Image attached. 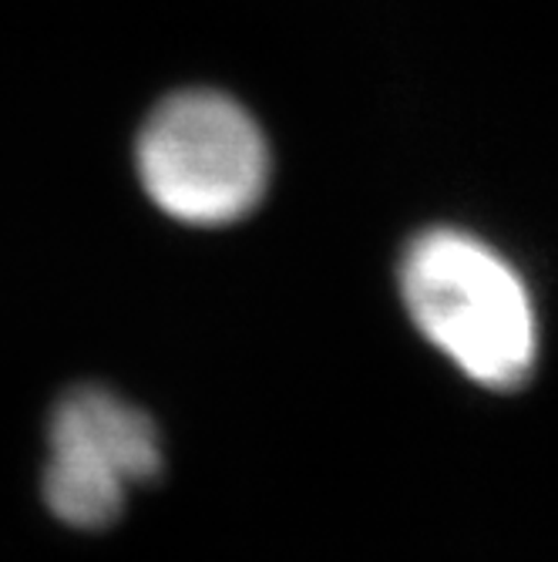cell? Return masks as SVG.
<instances>
[{
	"instance_id": "obj_1",
	"label": "cell",
	"mask_w": 558,
	"mask_h": 562,
	"mask_svg": "<svg viewBox=\"0 0 558 562\" xmlns=\"http://www.w3.org/2000/svg\"><path fill=\"white\" fill-rule=\"evenodd\" d=\"M400 296L418 330L491 391L522 387L538 361V317L519 270L465 229H428L400 260Z\"/></svg>"
},
{
	"instance_id": "obj_2",
	"label": "cell",
	"mask_w": 558,
	"mask_h": 562,
	"mask_svg": "<svg viewBox=\"0 0 558 562\" xmlns=\"http://www.w3.org/2000/svg\"><path fill=\"white\" fill-rule=\"evenodd\" d=\"M135 162L148 199L189 226L239 223L270 182L260 125L219 91L166 98L138 132Z\"/></svg>"
},
{
	"instance_id": "obj_3",
	"label": "cell",
	"mask_w": 558,
	"mask_h": 562,
	"mask_svg": "<svg viewBox=\"0 0 558 562\" xmlns=\"http://www.w3.org/2000/svg\"><path fill=\"white\" fill-rule=\"evenodd\" d=\"M44 502L71 529L112 526L135 485L162 472L159 428L138 404L109 387L68 391L47 425Z\"/></svg>"
}]
</instances>
